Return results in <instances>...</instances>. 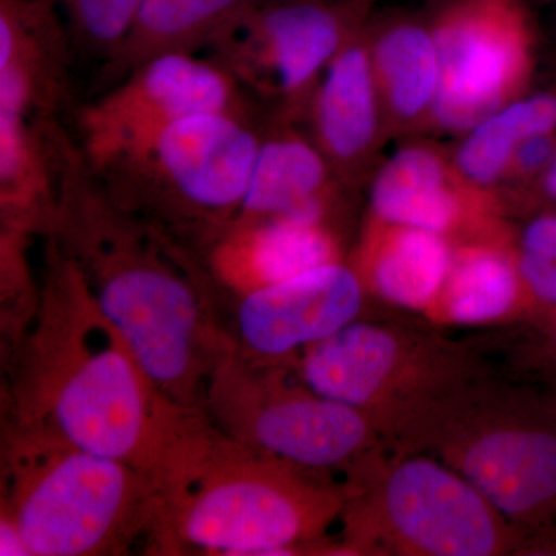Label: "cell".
Masks as SVG:
<instances>
[{
  "mask_svg": "<svg viewBox=\"0 0 556 556\" xmlns=\"http://www.w3.org/2000/svg\"><path fill=\"white\" fill-rule=\"evenodd\" d=\"M42 232L78 266L153 386L174 404L203 409L212 372L237 346L215 321L203 270L192 249L113 199L67 134Z\"/></svg>",
  "mask_w": 556,
  "mask_h": 556,
  "instance_id": "obj_1",
  "label": "cell"
},
{
  "mask_svg": "<svg viewBox=\"0 0 556 556\" xmlns=\"http://www.w3.org/2000/svg\"><path fill=\"white\" fill-rule=\"evenodd\" d=\"M11 422L49 428L76 447L153 477L199 408L153 386L83 274L46 233L35 316L14 369Z\"/></svg>",
  "mask_w": 556,
  "mask_h": 556,
  "instance_id": "obj_2",
  "label": "cell"
},
{
  "mask_svg": "<svg viewBox=\"0 0 556 556\" xmlns=\"http://www.w3.org/2000/svg\"><path fill=\"white\" fill-rule=\"evenodd\" d=\"M153 554L295 555L324 546L345 492L219 430L193 413L155 473Z\"/></svg>",
  "mask_w": 556,
  "mask_h": 556,
  "instance_id": "obj_3",
  "label": "cell"
},
{
  "mask_svg": "<svg viewBox=\"0 0 556 556\" xmlns=\"http://www.w3.org/2000/svg\"><path fill=\"white\" fill-rule=\"evenodd\" d=\"M394 452L441 460L486 497L538 554L556 530V397L478 372L397 428Z\"/></svg>",
  "mask_w": 556,
  "mask_h": 556,
  "instance_id": "obj_4",
  "label": "cell"
},
{
  "mask_svg": "<svg viewBox=\"0 0 556 556\" xmlns=\"http://www.w3.org/2000/svg\"><path fill=\"white\" fill-rule=\"evenodd\" d=\"M3 447L2 515L31 556L127 555L152 548L155 478L76 447L49 428L11 422Z\"/></svg>",
  "mask_w": 556,
  "mask_h": 556,
  "instance_id": "obj_5",
  "label": "cell"
},
{
  "mask_svg": "<svg viewBox=\"0 0 556 556\" xmlns=\"http://www.w3.org/2000/svg\"><path fill=\"white\" fill-rule=\"evenodd\" d=\"M263 127L243 113L186 116L93 170L121 206L185 247L204 249L239 215Z\"/></svg>",
  "mask_w": 556,
  "mask_h": 556,
  "instance_id": "obj_6",
  "label": "cell"
},
{
  "mask_svg": "<svg viewBox=\"0 0 556 556\" xmlns=\"http://www.w3.org/2000/svg\"><path fill=\"white\" fill-rule=\"evenodd\" d=\"M340 522L350 555L504 556L526 536L477 486L424 453L386 452L348 475Z\"/></svg>",
  "mask_w": 556,
  "mask_h": 556,
  "instance_id": "obj_7",
  "label": "cell"
},
{
  "mask_svg": "<svg viewBox=\"0 0 556 556\" xmlns=\"http://www.w3.org/2000/svg\"><path fill=\"white\" fill-rule=\"evenodd\" d=\"M280 365L237 345L212 372L201 408L241 444L318 477H348L390 448L365 413L292 382Z\"/></svg>",
  "mask_w": 556,
  "mask_h": 556,
  "instance_id": "obj_8",
  "label": "cell"
},
{
  "mask_svg": "<svg viewBox=\"0 0 556 556\" xmlns=\"http://www.w3.org/2000/svg\"><path fill=\"white\" fill-rule=\"evenodd\" d=\"M466 354L416 329L356 321L302 351L300 380L361 409L388 444L426 402L475 371Z\"/></svg>",
  "mask_w": 556,
  "mask_h": 556,
  "instance_id": "obj_9",
  "label": "cell"
},
{
  "mask_svg": "<svg viewBox=\"0 0 556 556\" xmlns=\"http://www.w3.org/2000/svg\"><path fill=\"white\" fill-rule=\"evenodd\" d=\"M535 0H441L426 7L441 62L434 137H463L535 87Z\"/></svg>",
  "mask_w": 556,
  "mask_h": 556,
  "instance_id": "obj_10",
  "label": "cell"
},
{
  "mask_svg": "<svg viewBox=\"0 0 556 556\" xmlns=\"http://www.w3.org/2000/svg\"><path fill=\"white\" fill-rule=\"evenodd\" d=\"M376 5L378 0H262L219 33L208 46L211 58L268 102V115L303 123L325 70Z\"/></svg>",
  "mask_w": 556,
  "mask_h": 556,
  "instance_id": "obj_11",
  "label": "cell"
},
{
  "mask_svg": "<svg viewBox=\"0 0 556 556\" xmlns=\"http://www.w3.org/2000/svg\"><path fill=\"white\" fill-rule=\"evenodd\" d=\"M208 112L254 115L248 91L214 58L161 54L76 110L78 146L90 166L102 169L175 121Z\"/></svg>",
  "mask_w": 556,
  "mask_h": 556,
  "instance_id": "obj_12",
  "label": "cell"
},
{
  "mask_svg": "<svg viewBox=\"0 0 556 556\" xmlns=\"http://www.w3.org/2000/svg\"><path fill=\"white\" fill-rule=\"evenodd\" d=\"M368 215L463 241L507 226L496 190L479 188L433 137L402 139L368 182Z\"/></svg>",
  "mask_w": 556,
  "mask_h": 556,
  "instance_id": "obj_13",
  "label": "cell"
},
{
  "mask_svg": "<svg viewBox=\"0 0 556 556\" xmlns=\"http://www.w3.org/2000/svg\"><path fill=\"white\" fill-rule=\"evenodd\" d=\"M365 285L343 262L318 266L240 295L236 340L241 351L283 361L356 320Z\"/></svg>",
  "mask_w": 556,
  "mask_h": 556,
  "instance_id": "obj_14",
  "label": "cell"
},
{
  "mask_svg": "<svg viewBox=\"0 0 556 556\" xmlns=\"http://www.w3.org/2000/svg\"><path fill=\"white\" fill-rule=\"evenodd\" d=\"M303 124L340 181L354 192L367 188L391 139L369 58L367 24L325 70Z\"/></svg>",
  "mask_w": 556,
  "mask_h": 556,
  "instance_id": "obj_15",
  "label": "cell"
},
{
  "mask_svg": "<svg viewBox=\"0 0 556 556\" xmlns=\"http://www.w3.org/2000/svg\"><path fill=\"white\" fill-rule=\"evenodd\" d=\"M302 124L266 116L247 197L233 223L291 218L338 229L357 192L340 181Z\"/></svg>",
  "mask_w": 556,
  "mask_h": 556,
  "instance_id": "obj_16",
  "label": "cell"
},
{
  "mask_svg": "<svg viewBox=\"0 0 556 556\" xmlns=\"http://www.w3.org/2000/svg\"><path fill=\"white\" fill-rule=\"evenodd\" d=\"M367 40L391 139L434 137L441 62L426 7L372 11Z\"/></svg>",
  "mask_w": 556,
  "mask_h": 556,
  "instance_id": "obj_17",
  "label": "cell"
},
{
  "mask_svg": "<svg viewBox=\"0 0 556 556\" xmlns=\"http://www.w3.org/2000/svg\"><path fill=\"white\" fill-rule=\"evenodd\" d=\"M70 46L49 0H0V110L58 116L67 93Z\"/></svg>",
  "mask_w": 556,
  "mask_h": 556,
  "instance_id": "obj_18",
  "label": "cell"
},
{
  "mask_svg": "<svg viewBox=\"0 0 556 556\" xmlns=\"http://www.w3.org/2000/svg\"><path fill=\"white\" fill-rule=\"evenodd\" d=\"M203 251L214 277L240 295L342 262L338 229L291 218L233 223Z\"/></svg>",
  "mask_w": 556,
  "mask_h": 556,
  "instance_id": "obj_19",
  "label": "cell"
},
{
  "mask_svg": "<svg viewBox=\"0 0 556 556\" xmlns=\"http://www.w3.org/2000/svg\"><path fill=\"white\" fill-rule=\"evenodd\" d=\"M452 260L448 237L368 215L354 269L391 305L422 309L437 302Z\"/></svg>",
  "mask_w": 556,
  "mask_h": 556,
  "instance_id": "obj_20",
  "label": "cell"
},
{
  "mask_svg": "<svg viewBox=\"0 0 556 556\" xmlns=\"http://www.w3.org/2000/svg\"><path fill=\"white\" fill-rule=\"evenodd\" d=\"M515 228L463 240L438 300L456 324L478 325L525 309V289L515 254ZM437 300V302H438Z\"/></svg>",
  "mask_w": 556,
  "mask_h": 556,
  "instance_id": "obj_21",
  "label": "cell"
},
{
  "mask_svg": "<svg viewBox=\"0 0 556 556\" xmlns=\"http://www.w3.org/2000/svg\"><path fill=\"white\" fill-rule=\"evenodd\" d=\"M262 0H141L127 38L104 62L102 79L115 84L142 62L192 53Z\"/></svg>",
  "mask_w": 556,
  "mask_h": 556,
  "instance_id": "obj_22",
  "label": "cell"
},
{
  "mask_svg": "<svg viewBox=\"0 0 556 556\" xmlns=\"http://www.w3.org/2000/svg\"><path fill=\"white\" fill-rule=\"evenodd\" d=\"M547 131H556V78L533 87L459 137L453 160L479 188L496 190L514 150Z\"/></svg>",
  "mask_w": 556,
  "mask_h": 556,
  "instance_id": "obj_23",
  "label": "cell"
},
{
  "mask_svg": "<svg viewBox=\"0 0 556 556\" xmlns=\"http://www.w3.org/2000/svg\"><path fill=\"white\" fill-rule=\"evenodd\" d=\"M515 229V254L525 311L532 318L556 314V207H541Z\"/></svg>",
  "mask_w": 556,
  "mask_h": 556,
  "instance_id": "obj_24",
  "label": "cell"
},
{
  "mask_svg": "<svg viewBox=\"0 0 556 556\" xmlns=\"http://www.w3.org/2000/svg\"><path fill=\"white\" fill-rule=\"evenodd\" d=\"M70 42L109 61L129 35L141 0H49Z\"/></svg>",
  "mask_w": 556,
  "mask_h": 556,
  "instance_id": "obj_25",
  "label": "cell"
},
{
  "mask_svg": "<svg viewBox=\"0 0 556 556\" xmlns=\"http://www.w3.org/2000/svg\"><path fill=\"white\" fill-rule=\"evenodd\" d=\"M521 357L526 371L535 372L540 380L556 375V314L532 318Z\"/></svg>",
  "mask_w": 556,
  "mask_h": 556,
  "instance_id": "obj_26",
  "label": "cell"
},
{
  "mask_svg": "<svg viewBox=\"0 0 556 556\" xmlns=\"http://www.w3.org/2000/svg\"><path fill=\"white\" fill-rule=\"evenodd\" d=\"M541 207H556V153L546 175L541 179L540 185L536 186L525 215Z\"/></svg>",
  "mask_w": 556,
  "mask_h": 556,
  "instance_id": "obj_27",
  "label": "cell"
},
{
  "mask_svg": "<svg viewBox=\"0 0 556 556\" xmlns=\"http://www.w3.org/2000/svg\"><path fill=\"white\" fill-rule=\"evenodd\" d=\"M0 554L5 555H27L30 556V552H28L27 544L22 540L20 530L16 529V526L10 521L9 518L3 517L2 522H0Z\"/></svg>",
  "mask_w": 556,
  "mask_h": 556,
  "instance_id": "obj_28",
  "label": "cell"
},
{
  "mask_svg": "<svg viewBox=\"0 0 556 556\" xmlns=\"http://www.w3.org/2000/svg\"><path fill=\"white\" fill-rule=\"evenodd\" d=\"M541 382H543V387L547 388V390L556 397V375L551 376V378L541 379Z\"/></svg>",
  "mask_w": 556,
  "mask_h": 556,
  "instance_id": "obj_29",
  "label": "cell"
},
{
  "mask_svg": "<svg viewBox=\"0 0 556 556\" xmlns=\"http://www.w3.org/2000/svg\"><path fill=\"white\" fill-rule=\"evenodd\" d=\"M419 2H422L424 7H431L434 3L441 2V0H419Z\"/></svg>",
  "mask_w": 556,
  "mask_h": 556,
  "instance_id": "obj_30",
  "label": "cell"
},
{
  "mask_svg": "<svg viewBox=\"0 0 556 556\" xmlns=\"http://www.w3.org/2000/svg\"><path fill=\"white\" fill-rule=\"evenodd\" d=\"M535 2H536V0H535ZM538 2H540V0H538ZM541 2L551 3V5H554L556 9V0H541Z\"/></svg>",
  "mask_w": 556,
  "mask_h": 556,
  "instance_id": "obj_31",
  "label": "cell"
},
{
  "mask_svg": "<svg viewBox=\"0 0 556 556\" xmlns=\"http://www.w3.org/2000/svg\"><path fill=\"white\" fill-rule=\"evenodd\" d=\"M555 551H556V533H555Z\"/></svg>",
  "mask_w": 556,
  "mask_h": 556,
  "instance_id": "obj_32",
  "label": "cell"
}]
</instances>
